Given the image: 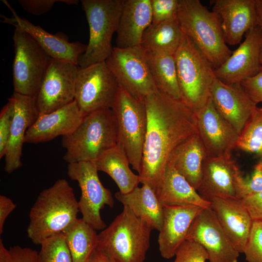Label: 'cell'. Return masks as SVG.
I'll return each mask as SVG.
<instances>
[{"label": "cell", "mask_w": 262, "mask_h": 262, "mask_svg": "<svg viewBox=\"0 0 262 262\" xmlns=\"http://www.w3.org/2000/svg\"><path fill=\"white\" fill-rule=\"evenodd\" d=\"M147 129L143 148L141 183L155 193L164 175L170 153L179 145L198 132L195 113L182 100L159 90L145 99Z\"/></svg>", "instance_id": "cell-1"}, {"label": "cell", "mask_w": 262, "mask_h": 262, "mask_svg": "<svg viewBox=\"0 0 262 262\" xmlns=\"http://www.w3.org/2000/svg\"><path fill=\"white\" fill-rule=\"evenodd\" d=\"M79 212L72 187L66 179H59L40 192L31 208L28 236L34 244L40 245L72 225Z\"/></svg>", "instance_id": "cell-2"}, {"label": "cell", "mask_w": 262, "mask_h": 262, "mask_svg": "<svg viewBox=\"0 0 262 262\" xmlns=\"http://www.w3.org/2000/svg\"><path fill=\"white\" fill-rule=\"evenodd\" d=\"M177 19L189 37L211 64L220 67L232 51L226 44L219 16L199 0H179Z\"/></svg>", "instance_id": "cell-3"}, {"label": "cell", "mask_w": 262, "mask_h": 262, "mask_svg": "<svg viewBox=\"0 0 262 262\" xmlns=\"http://www.w3.org/2000/svg\"><path fill=\"white\" fill-rule=\"evenodd\" d=\"M152 229L127 206L98 234L97 248L111 262H144Z\"/></svg>", "instance_id": "cell-4"}, {"label": "cell", "mask_w": 262, "mask_h": 262, "mask_svg": "<svg viewBox=\"0 0 262 262\" xmlns=\"http://www.w3.org/2000/svg\"><path fill=\"white\" fill-rule=\"evenodd\" d=\"M116 145V129L111 109L96 111L84 116L78 127L62 137L68 164L95 161Z\"/></svg>", "instance_id": "cell-5"}, {"label": "cell", "mask_w": 262, "mask_h": 262, "mask_svg": "<svg viewBox=\"0 0 262 262\" xmlns=\"http://www.w3.org/2000/svg\"><path fill=\"white\" fill-rule=\"evenodd\" d=\"M182 100L195 113L211 98L216 78L213 66L187 35L174 55Z\"/></svg>", "instance_id": "cell-6"}, {"label": "cell", "mask_w": 262, "mask_h": 262, "mask_svg": "<svg viewBox=\"0 0 262 262\" xmlns=\"http://www.w3.org/2000/svg\"><path fill=\"white\" fill-rule=\"evenodd\" d=\"M124 0H82L89 28L86 49L79 58V67L105 62L112 53Z\"/></svg>", "instance_id": "cell-7"}, {"label": "cell", "mask_w": 262, "mask_h": 262, "mask_svg": "<svg viewBox=\"0 0 262 262\" xmlns=\"http://www.w3.org/2000/svg\"><path fill=\"white\" fill-rule=\"evenodd\" d=\"M111 109L116 125V145L125 152L139 175L147 129L145 101L134 98L119 86Z\"/></svg>", "instance_id": "cell-8"}, {"label": "cell", "mask_w": 262, "mask_h": 262, "mask_svg": "<svg viewBox=\"0 0 262 262\" xmlns=\"http://www.w3.org/2000/svg\"><path fill=\"white\" fill-rule=\"evenodd\" d=\"M14 92L35 97L51 57L25 32L15 28L13 37Z\"/></svg>", "instance_id": "cell-9"}, {"label": "cell", "mask_w": 262, "mask_h": 262, "mask_svg": "<svg viewBox=\"0 0 262 262\" xmlns=\"http://www.w3.org/2000/svg\"><path fill=\"white\" fill-rule=\"evenodd\" d=\"M119 86L134 98L144 101L158 90L151 74L145 50L141 47H114L105 61Z\"/></svg>", "instance_id": "cell-10"}, {"label": "cell", "mask_w": 262, "mask_h": 262, "mask_svg": "<svg viewBox=\"0 0 262 262\" xmlns=\"http://www.w3.org/2000/svg\"><path fill=\"white\" fill-rule=\"evenodd\" d=\"M98 172L94 161L68 164L67 166V176L77 181L81 188L78 206L82 219L96 230L106 228L100 210L106 205L112 208L114 204L112 193L102 185Z\"/></svg>", "instance_id": "cell-11"}, {"label": "cell", "mask_w": 262, "mask_h": 262, "mask_svg": "<svg viewBox=\"0 0 262 262\" xmlns=\"http://www.w3.org/2000/svg\"><path fill=\"white\" fill-rule=\"evenodd\" d=\"M118 88V82L105 61L79 67L74 100L85 115L111 109Z\"/></svg>", "instance_id": "cell-12"}, {"label": "cell", "mask_w": 262, "mask_h": 262, "mask_svg": "<svg viewBox=\"0 0 262 262\" xmlns=\"http://www.w3.org/2000/svg\"><path fill=\"white\" fill-rule=\"evenodd\" d=\"M78 65L52 58L35 97L39 114L55 111L75 98Z\"/></svg>", "instance_id": "cell-13"}, {"label": "cell", "mask_w": 262, "mask_h": 262, "mask_svg": "<svg viewBox=\"0 0 262 262\" xmlns=\"http://www.w3.org/2000/svg\"><path fill=\"white\" fill-rule=\"evenodd\" d=\"M245 180L231 155L206 157L197 191L210 202L215 198L241 199Z\"/></svg>", "instance_id": "cell-14"}, {"label": "cell", "mask_w": 262, "mask_h": 262, "mask_svg": "<svg viewBox=\"0 0 262 262\" xmlns=\"http://www.w3.org/2000/svg\"><path fill=\"white\" fill-rule=\"evenodd\" d=\"M186 240L199 243L210 262H238L236 248L211 207L203 208L193 221Z\"/></svg>", "instance_id": "cell-15"}, {"label": "cell", "mask_w": 262, "mask_h": 262, "mask_svg": "<svg viewBox=\"0 0 262 262\" xmlns=\"http://www.w3.org/2000/svg\"><path fill=\"white\" fill-rule=\"evenodd\" d=\"M195 114L198 134L206 157L231 155L232 151L237 147L239 134L218 112L211 98Z\"/></svg>", "instance_id": "cell-16"}, {"label": "cell", "mask_w": 262, "mask_h": 262, "mask_svg": "<svg viewBox=\"0 0 262 262\" xmlns=\"http://www.w3.org/2000/svg\"><path fill=\"white\" fill-rule=\"evenodd\" d=\"M245 34V40L238 48L214 70L216 78L225 83H240L256 74L262 66V29L257 26Z\"/></svg>", "instance_id": "cell-17"}, {"label": "cell", "mask_w": 262, "mask_h": 262, "mask_svg": "<svg viewBox=\"0 0 262 262\" xmlns=\"http://www.w3.org/2000/svg\"><path fill=\"white\" fill-rule=\"evenodd\" d=\"M10 98L14 105V116L4 156V168L8 174L22 166L21 158L25 134L39 115L35 97L14 92Z\"/></svg>", "instance_id": "cell-18"}, {"label": "cell", "mask_w": 262, "mask_h": 262, "mask_svg": "<svg viewBox=\"0 0 262 262\" xmlns=\"http://www.w3.org/2000/svg\"><path fill=\"white\" fill-rule=\"evenodd\" d=\"M211 98L218 112L240 135L257 106L240 83L227 84L216 78L211 87Z\"/></svg>", "instance_id": "cell-19"}, {"label": "cell", "mask_w": 262, "mask_h": 262, "mask_svg": "<svg viewBox=\"0 0 262 262\" xmlns=\"http://www.w3.org/2000/svg\"><path fill=\"white\" fill-rule=\"evenodd\" d=\"M2 1L11 11L12 15L11 17L0 15L1 22L27 33L52 58L78 65L79 58L86 50L87 45L78 42H69L60 36L46 32L40 26L20 17L7 0Z\"/></svg>", "instance_id": "cell-20"}, {"label": "cell", "mask_w": 262, "mask_h": 262, "mask_svg": "<svg viewBox=\"0 0 262 262\" xmlns=\"http://www.w3.org/2000/svg\"><path fill=\"white\" fill-rule=\"evenodd\" d=\"M84 116L75 100L53 112L39 114L27 131L25 143L46 142L68 135L78 127Z\"/></svg>", "instance_id": "cell-21"}, {"label": "cell", "mask_w": 262, "mask_h": 262, "mask_svg": "<svg viewBox=\"0 0 262 262\" xmlns=\"http://www.w3.org/2000/svg\"><path fill=\"white\" fill-rule=\"evenodd\" d=\"M212 11L222 21L226 44L235 45L243 35L257 26L256 0H213Z\"/></svg>", "instance_id": "cell-22"}, {"label": "cell", "mask_w": 262, "mask_h": 262, "mask_svg": "<svg viewBox=\"0 0 262 262\" xmlns=\"http://www.w3.org/2000/svg\"><path fill=\"white\" fill-rule=\"evenodd\" d=\"M202 209L194 205L164 206L163 224L158 238L162 257L169 259L175 256Z\"/></svg>", "instance_id": "cell-23"}, {"label": "cell", "mask_w": 262, "mask_h": 262, "mask_svg": "<svg viewBox=\"0 0 262 262\" xmlns=\"http://www.w3.org/2000/svg\"><path fill=\"white\" fill-rule=\"evenodd\" d=\"M210 202L221 226L237 250L243 253L253 220L241 199L215 198Z\"/></svg>", "instance_id": "cell-24"}, {"label": "cell", "mask_w": 262, "mask_h": 262, "mask_svg": "<svg viewBox=\"0 0 262 262\" xmlns=\"http://www.w3.org/2000/svg\"><path fill=\"white\" fill-rule=\"evenodd\" d=\"M152 21L150 0H124L116 32V47L140 46L143 35Z\"/></svg>", "instance_id": "cell-25"}, {"label": "cell", "mask_w": 262, "mask_h": 262, "mask_svg": "<svg viewBox=\"0 0 262 262\" xmlns=\"http://www.w3.org/2000/svg\"><path fill=\"white\" fill-rule=\"evenodd\" d=\"M206 158L205 150L197 132L174 149L167 163L171 164L197 191Z\"/></svg>", "instance_id": "cell-26"}, {"label": "cell", "mask_w": 262, "mask_h": 262, "mask_svg": "<svg viewBox=\"0 0 262 262\" xmlns=\"http://www.w3.org/2000/svg\"><path fill=\"white\" fill-rule=\"evenodd\" d=\"M164 206L194 205L201 208L210 207L205 199L174 167L167 163L162 183L156 193Z\"/></svg>", "instance_id": "cell-27"}, {"label": "cell", "mask_w": 262, "mask_h": 262, "mask_svg": "<svg viewBox=\"0 0 262 262\" xmlns=\"http://www.w3.org/2000/svg\"><path fill=\"white\" fill-rule=\"evenodd\" d=\"M115 197L152 229L161 230L164 221V206L148 184H142L141 187L137 186L126 194L118 191Z\"/></svg>", "instance_id": "cell-28"}, {"label": "cell", "mask_w": 262, "mask_h": 262, "mask_svg": "<svg viewBox=\"0 0 262 262\" xmlns=\"http://www.w3.org/2000/svg\"><path fill=\"white\" fill-rule=\"evenodd\" d=\"M183 36L177 17L151 23L143 35L140 46L150 54L174 55Z\"/></svg>", "instance_id": "cell-29"}, {"label": "cell", "mask_w": 262, "mask_h": 262, "mask_svg": "<svg viewBox=\"0 0 262 262\" xmlns=\"http://www.w3.org/2000/svg\"><path fill=\"white\" fill-rule=\"evenodd\" d=\"M94 162L98 171L107 174L122 193L131 192L141 183L139 175L131 169L125 152L117 145L105 151Z\"/></svg>", "instance_id": "cell-30"}, {"label": "cell", "mask_w": 262, "mask_h": 262, "mask_svg": "<svg viewBox=\"0 0 262 262\" xmlns=\"http://www.w3.org/2000/svg\"><path fill=\"white\" fill-rule=\"evenodd\" d=\"M73 262H88L96 249L98 234L82 219L78 218L63 232Z\"/></svg>", "instance_id": "cell-31"}, {"label": "cell", "mask_w": 262, "mask_h": 262, "mask_svg": "<svg viewBox=\"0 0 262 262\" xmlns=\"http://www.w3.org/2000/svg\"><path fill=\"white\" fill-rule=\"evenodd\" d=\"M146 53L158 89L172 98L181 100L174 55H155L146 51Z\"/></svg>", "instance_id": "cell-32"}, {"label": "cell", "mask_w": 262, "mask_h": 262, "mask_svg": "<svg viewBox=\"0 0 262 262\" xmlns=\"http://www.w3.org/2000/svg\"><path fill=\"white\" fill-rule=\"evenodd\" d=\"M238 148L258 154L262 159V108L256 107L239 135Z\"/></svg>", "instance_id": "cell-33"}, {"label": "cell", "mask_w": 262, "mask_h": 262, "mask_svg": "<svg viewBox=\"0 0 262 262\" xmlns=\"http://www.w3.org/2000/svg\"><path fill=\"white\" fill-rule=\"evenodd\" d=\"M40 245L39 262H73L63 232L49 237Z\"/></svg>", "instance_id": "cell-34"}, {"label": "cell", "mask_w": 262, "mask_h": 262, "mask_svg": "<svg viewBox=\"0 0 262 262\" xmlns=\"http://www.w3.org/2000/svg\"><path fill=\"white\" fill-rule=\"evenodd\" d=\"M243 253L247 262H262V221H253Z\"/></svg>", "instance_id": "cell-35"}, {"label": "cell", "mask_w": 262, "mask_h": 262, "mask_svg": "<svg viewBox=\"0 0 262 262\" xmlns=\"http://www.w3.org/2000/svg\"><path fill=\"white\" fill-rule=\"evenodd\" d=\"M171 262H206L209 260L205 249L197 242L186 240L179 247Z\"/></svg>", "instance_id": "cell-36"}, {"label": "cell", "mask_w": 262, "mask_h": 262, "mask_svg": "<svg viewBox=\"0 0 262 262\" xmlns=\"http://www.w3.org/2000/svg\"><path fill=\"white\" fill-rule=\"evenodd\" d=\"M152 21L158 23L176 18L179 0H150Z\"/></svg>", "instance_id": "cell-37"}, {"label": "cell", "mask_w": 262, "mask_h": 262, "mask_svg": "<svg viewBox=\"0 0 262 262\" xmlns=\"http://www.w3.org/2000/svg\"><path fill=\"white\" fill-rule=\"evenodd\" d=\"M14 116V105L10 98L0 113V158L4 157Z\"/></svg>", "instance_id": "cell-38"}, {"label": "cell", "mask_w": 262, "mask_h": 262, "mask_svg": "<svg viewBox=\"0 0 262 262\" xmlns=\"http://www.w3.org/2000/svg\"><path fill=\"white\" fill-rule=\"evenodd\" d=\"M17 1L25 11L34 16H40L47 13L57 2L69 5L78 3L76 0H18Z\"/></svg>", "instance_id": "cell-39"}, {"label": "cell", "mask_w": 262, "mask_h": 262, "mask_svg": "<svg viewBox=\"0 0 262 262\" xmlns=\"http://www.w3.org/2000/svg\"><path fill=\"white\" fill-rule=\"evenodd\" d=\"M262 192V159L255 166L251 177L245 179L241 193V199Z\"/></svg>", "instance_id": "cell-40"}, {"label": "cell", "mask_w": 262, "mask_h": 262, "mask_svg": "<svg viewBox=\"0 0 262 262\" xmlns=\"http://www.w3.org/2000/svg\"><path fill=\"white\" fill-rule=\"evenodd\" d=\"M240 84L255 104L262 102V66L256 74L244 80Z\"/></svg>", "instance_id": "cell-41"}, {"label": "cell", "mask_w": 262, "mask_h": 262, "mask_svg": "<svg viewBox=\"0 0 262 262\" xmlns=\"http://www.w3.org/2000/svg\"><path fill=\"white\" fill-rule=\"evenodd\" d=\"M6 262H39L38 252L29 247L15 246L8 249Z\"/></svg>", "instance_id": "cell-42"}, {"label": "cell", "mask_w": 262, "mask_h": 262, "mask_svg": "<svg viewBox=\"0 0 262 262\" xmlns=\"http://www.w3.org/2000/svg\"><path fill=\"white\" fill-rule=\"evenodd\" d=\"M253 221H262V192L241 199Z\"/></svg>", "instance_id": "cell-43"}, {"label": "cell", "mask_w": 262, "mask_h": 262, "mask_svg": "<svg viewBox=\"0 0 262 262\" xmlns=\"http://www.w3.org/2000/svg\"><path fill=\"white\" fill-rule=\"evenodd\" d=\"M16 207L11 199L3 195L0 196V234L3 233V226L8 215Z\"/></svg>", "instance_id": "cell-44"}, {"label": "cell", "mask_w": 262, "mask_h": 262, "mask_svg": "<svg viewBox=\"0 0 262 262\" xmlns=\"http://www.w3.org/2000/svg\"><path fill=\"white\" fill-rule=\"evenodd\" d=\"M88 262H111L97 248L92 254Z\"/></svg>", "instance_id": "cell-45"}, {"label": "cell", "mask_w": 262, "mask_h": 262, "mask_svg": "<svg viewBox=\"0 0 262 262\" xmlns=\"http://www.w3.org/2000/svg\"><path fill=\"white\" fill-rule=\"evenodd\" d=\"M257 15V25L262 29V0H256Z\"/></svg>", "instance_id": "cell-46"}, {"label": "cell", "mask_w": 262, "mask_h": 262, "mask_svg": "<svg viewBox=\"0 0 262 262\" xmlns=\"http://www.w3.org/2000/svg\"><path fill=\"white\" fill-rule=\"evenodd\" d=\"M260 60H261V65L262 66V44L261 49Z\"/></svg>", "instance_id": "cell-47"}]
</instances>
